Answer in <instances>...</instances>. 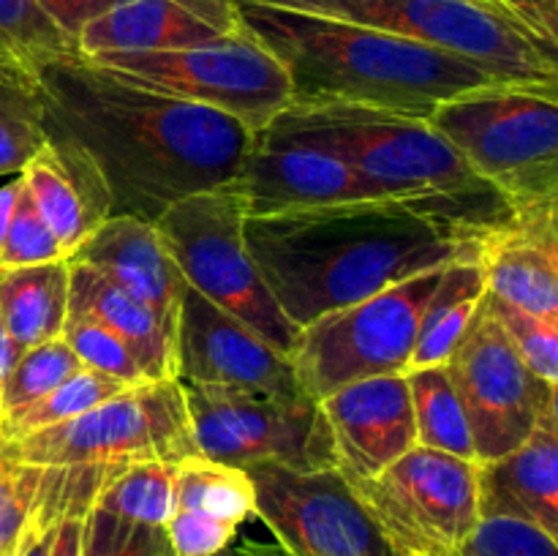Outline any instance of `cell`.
<instances>
[{
	"label": "cell",
	"instance_id": "obj_1",
	"mask_svg": "<svg viewBox=\"0 0 558 556\" xmlns=\"http://www.w3.org/2000/svg\"><path fill=\"white\" fill-rule=\"evenodd\" d=\"M36 80L47 136L90 158L112 216L153 223L178 200L229 185L256 142L229 114L150 90L85 55L44 65Z\"/></svg>",
	"mask_w": 558,
	"mask_h": 556
},
{
	"label": "cell",
	"instance_id": "obj_2",
	"mask_svg": "<svg viewBox=\"0 0 558 556\" xmlns=\"http://www.w3.org/2000/svg\"><path fill=\"white\" fill-rule=\"evenodd\" d=\"M488 234L445 207L414 200L245 218L251 256L298 327L420 273L480 259Z\"/></svg>",
	"mask_w": 558,
	"mask_h": 556
},
{
	"label": "cell",
	"instance_id": "obj_3",
	"mask_svg": "<svg viewBox=\"0 0 558 556\" xmlns=\"http://www.w3.org/2000/svg\"><path fill=\"white\" fill-rule=\"evenodd\" d=\"M238 3L240 25L270 49L292 82V101L352 104L425 118L447 98L501 82L461 55L305 11Z\"/></svg>",
	"mask_w": 558,
	"mask_h": 556
},
{
	"label": "cell",
	"instance_id": "obj_4",
	"mask_svg": "<svg viewBox=\"0 0 558 556\" xmlns=\"http://www.w3.org/2000/svg\"><path fill=\"white\" fill-rule=\"evenodd\" d=\"M259 136L330 153L381 196L430 202L483 232L512 218L499 191L477 178L425 118L352 104L292 101Z\"/></svg>",
	"mask_w": 558,
	"mask_h": 556
},
{
	"label": "cell",
	"instance_id": "obj_5",
	"mask_svg": "<svg viewBox=\"0 0 558 556\" xmlns=\"http://www.w3.org/2000/svg\"><path fill=\"white\" fill-rule=\"evenodd\" d=\"M512 213L558 205V82H488L428 114Z\"/></svg>",
	"mask_w": 558,
	"mask_h": 556
},
{
	"label": "cell",
	"instance_id": "obj_6",
	"mask_svg": "<svg viewBox=\"0 0 558 556\" xmlns=\"http://www.w3.org/2000/svg\"><path fill=\"white\" fill-rule=\"evenodd\" d=\"M153 227L194 292L248 325L262 341L289 358L300 327L276 303L251 256L245 243V207L232 185L178 200Z\"/></svg>",
	"mask_w": 558,
	"mask_h": 556
},
{
	"label": "cell",
	"instance_id": "obj_7",
	"mask_svg": "<svg viewBox=\"0 0 558 556\" xmlns=\"http://www.w3.org/2000/svg\"><path fill=\"white\" fill-rule=\"evenodd\" d=\"M332 16L461 55L501 82H558V55L496 0H248Z\"/></svg>",
	"mask_w": 558,
	"mask_h": 556
},
{
	"label": "cell",
	"instance_id": "obj_8",
	"mask_svg": "<svg viewBox=\"0 0 558 556\" xmlns=\"http://www.w3.org/2000/svg\"><path fill=\"white\" fill-rule=\"evenodd\" d=\"M196 456L183 385L156 379L129 385L74 420L0 442V458L27 467H109L140 461L180 463Z\"/></svg>",
	"mask_w": 558,
	"mask_h": 556
},
{
	"label": "cell",
	"instance_id": "obj_9",
	"mask_svg": "<svg viewBox=\"0 0 558 556\" xmlns=\"http://www.w3.org/2000/svg\"><path fill=\"white\" fill-rule=\"evenodd\" d=\"M445 267L420 273L300 327L289 352L300 390L322 401L352 382L407 374L420 319Z\"/></svg>",
	"mask_w": 558,
	"mask_h": 556
},
{
	"label": "cell",
	"instance_id": "obj_10",
	"mask_svg": "<svg viewBox=\"0 0 558 556\" xmlns=\"http://www.w3.org/2000/svg\"><path fill=\"white\" fill-rule=\"evenodd\" d=\"M90 60L150 90L229 114L254 134H262L292 104L287 69L245 27L199 47L104 52Z\"/></svg>",
	"mask_w": 558,
	"mask_h": 556
},
{
	"label": "cell",
	"instance_id": "obj_11",
	"mask_svg": "<svg viewBox=\"0 0 558 556\" xmlns=\"http://www.w3.org/2000/svg\"><path fill=\"white\" fill-rule=\"evenodd\" d=\"M183 385L196 452L227 467L262 463L319 472L336 469V447L319 401L218 385Z\"/></svg>",
	"mask_w": 558,
	"mask_h": 556
},
{
	"label": "cell",
	"instance_id": "obj_12",
	"mask_svg": "<svg viewBox=\"0 0 558 556\" xmlns=\"http://www.w3.org/2000/svg\"><path fill=\"white\" fill-rule=\"evenodd\" d=\"M477 469L466 458L414 445L352 488L396 554L452 556L480 521Z\"/></svg>",
	"mask_w": 558,
	"mask_h": 556
},
{
	"label": "cell",
	"instance_id": "obj_13",
	"mask_svg": "<svg viewBox=\"0 0 558 556\" xmlns=\"http://www.w3.org/2000/svg\"><path fill=\"white\" fill-rule=\"evenodd\" d=\"M445 368L466 414L477 463L515 450L558 409V387L526 368L485 298Z\"/></svg>",
	"mask_w": 558,
	"mask_h": 556
},
{
	"label": "cell",
	"instance_id": "obj_14",
	"mask_svg": "<svg viewBox=\"0 0 558 556\" xmlns=\"http://www.w3.org/2000/svg\"><path fill=\"white\" fill-rule=\"evenodd\" d=\"M245 472L256 488V518L267 523L287 556H396L338 469L294 472L262 463Z\"/></svg>",
	"mask_w": 558,
	"mask_h": 556
},
{
	"label": "cell",
	"instance_id": "obj_15",
	"mask_svg": "<svg viewBox=\"0 0 558 556\" xmlns=\"http://www.w3.org/2000/svg\"><path fill=\"white\" fill-rule=\"evenodd\" d=\"M178 382L305 396L289 358L189 283L178 316Z\"/></svg>",
	"mask_w": 558,
	"mask_h": 556
},
{
	"label": "cell",
	"instance_id": "obj_16",
	"mask_svg": "<svg viewBox=\"0 0 558 556\" xmlns=\"http://www.w3.org/2000/svg\"><path fill=\"white\" fill-rule=\"evenodd\" d=\"M229 185L238 191L245 218L390 200L341 158L314 147L265 140L259 134L245 153L238 178Z\"/></svg>",
	"mask_w": 558,
	"mask_h": 556
},
{
	"label": "cell",
	"instance_id": "obj_17",
	"mask_svg": "<svg viewBox=\"0 0 558 556\" xmlns=\"http://www.w3.org/2000/svg\"><path fill=\"white\" fill-rule=\"evenodd\" d=\"M336 447V469L368 480L417 445L407 374L352 382L319 401Z\"/></svg>",
	"mask_w": 558,
	"mask_h": 556
},
{
	"label": "cell",
	"instance_id": "obj_18",
	"mask_svg": "<svg viewBox=\"0 0 558 556\" xmlns=\"http://www.w3.org/2000/svg\"><path fill=\"white\" fill-rule=\"evenodd\" d=\"M234 0H123L76 36V52H161L240 33Z\"/></svg>",
	"mask_w": 558,
	"mask_h": 556
},
{
	"label": "cell",
	"instance_id": "obj_19",
	"mask_svg": "<svg viewBox=\"0 0 558 556\" xmlns=\"http://www.w3.org/2000/svg\"><path fill=\"white\" fill-rule=\"evenodd\" d=\"M480 267L490 298L558 316V205L512 213L485 238Z\"/></svg>",
	"mask_w": 558,
	"mask_h": 556
},
{
	"label": "cell",
	"instance_id": "obj_20",
	"mask_svg": "<svg viewBox=\"0 0 558 556\" xmlns=\"http://www.w3.org/2000/svg\"><path fill=\"white\" fill-rule=\"evenodd\" d=\"M71 262H82L145 303L178 336L185 281L163 249L156 227L134 216H109Z\"/></svg>",
	"mask_w": 558,
	"mask_h": 556
},
{
	"label": "cell",
	"instance_id": "obj_21",
	"mask_svg": "<svg viewBox=\"0 0 558 556\" xmlns=\"http://www.w3.org/2000/svg\"><path fill=\"white\" fill-rule=\"evenodd\" d=\"M20 174L33 205L69 259L112 216L104 178L90 158L69 140L47 136V145L25 164Z\"/></svg>",
	"mask_w": 558,
	"mask_h": 556
},
{
	"label": "cell",
	"instance_id": "obj_22",
	"mask_svg": "<svg viewBox=\"0 0 558 556\" xmlns=\"http://www.w3.org/2000/svg\"><path fill=\"white\" fill-rule=\"evenodd\" d=\"M480 518H518L558 534V409L526 442L477 469Z\"/></svg>",
	"mask_w": 558,
	"mask_h": 556
},
{
	"label": "cell",
	"instance_id": "obj_23",
	"mask_svg": "<svg viewBox=\"0 0 558 556\" xmlns=\"http://www.w3.org/2000/svg\"><path fill=\"white\" fill-rule=\"evenodd\" d=\"M69 316H87L134 352L150 379H178V336L145 303L90 265L69 259Z\"/></svg>",
	"mask_w": 558,
	"mask_h": 556
},
{
	"label": "cell",
	"instance_id": "obj_24",
	"mask_svg": "<svg viewBox=\"0 0 558 556\" xmlns=\"http://www.w3.org/2000/svg\"><path fill=\"white\" fill-rule=\"evenodd\" d=\"M0 316L20 352L60 338L69 319V259L0 267Z\"/></svg>",
	"mask_w": 558,
	"mask_h": 556
},
{
	"label": "cell",
	"instance_id": "obj_25",
	"mask_svg": "<svg viewBox=\"0 0 558 556\" xmlns=\"http://www.w3.org/2000/svg\"><path fill=\"white\" fill-rule=\"evenodd\" d=\"M485 298V276L480 259L456 262L445 267L439 287L430 294L420 319L409 368H434L445 365L466 336L474 314Z\"/></svg>",
	"mask_w": 558,
	"mask_h": 556
},
{
	"label": "cell",
	"instance_id": "obj_26",
	"mask_svg": "<svg viewBox=\"0 0 558 556\" xmlns=\"http://www.w3.org/2000/svg\"><path fill=\"white\" fill-rule=\"evenodd\" d=\"M174 510L199 512L205 518L243 527L256 516L254 480L245 469L227 467L196 452L178 463Z\"/></svg>",
	"mask_w": 558,
	"mask_h": 556
},
{
	"label": "cell",
	"instance_id": "obj_27",
	"mask_svg": "<svg viewBox=\"0 0 558 556\" xmlns=\"http://www.w3.org/2000/svg\"><path fill=\"white\" fill-rule=\"evenodd\" d=\"M407 385L409 396H412L417 445L474 461V445L472 434H469L466 414H463V407L458 401V392L445 365L407 371Z\"/></svg>",
	"mask_w": 558,
	"mask_h": 556
},
{
	"label": "cell",
	"instance_id": "obj_28",
	"mask_svg": "<svg viewBox=\"0 0 558 556\" xmlns=\"http://www.w3.org/2000/svg\"><path fill=\"white\" fill-rule=\"evenodd\" d=\"M178 499V463H129L104 483L93 507L147 527H167Z\"/></svg>",
	"mask_w": 558,
	"mask_h": 556
},
{
	"label": "cell",
	"instance_id": "obj_29",
	"mask_svg": "<svg viewBox=\"0 0 558 556\" xmlns=\"http://www.w3.org/2000/svg\"><path fill=\"white\" fill-rule=\"evenodd\" d=\"M123 382L112 379L107 374H98V371L85 368L82 365L76 374H71L69 379L60 382L58 387H52L49 392H44L36 401L25 403V407L14 409V412L3 414V425H0V442L20 439V436L36 434V431L49 428V425L65 423V420H74L76 414L87 412V409L98 407L101 401H107L109 396L120 392Z\"/></svg>",
	"mask_w": 558,
	"mask_h": 556
},
{
	"label": "cell",
	"instance_id": "obj_30",
	"mask_svg": "<svg viewBox=\"0 0 558 556\" xmlns=\"http://www.w3.org/2000/svg\"><path fill=\"white\" fill-rule=\"evenodd\" d=\"M44 145L47 125L38 80H0V180L20 174Z\"/></svg>",
	"mask_w": 558,
	"mask_h": 556
},
{
	"label": "cell",
	"instance_id": "obj_31",
	"mask_svg": "<svg viewBox=\"0 0 558 556\" xmlns=\"http://www.w3.org/2000/svg\"><path fill=\"white\" fill-rule=\"evenodd\" d=\"M0 49L31 74L54 60L80 55L76 44L44 14L36 0H0Z\"/></svg>",
	"mask_w": 558,
	"mask_h": 556
},
{
	"label": "cell",
	"instance_id": "obj_32",
	"mask_svg": "<svg viewBox=\"0 0 558 556\" xmlns=\"http://www.w3.org/2000/svg\"><path fill=\"white\" fill-rule=\"evenodd\" d=\"M80 368L82 363L76 360V354L71 352L63 338H54V341L41 343V347L27 349V352L20 354L14 368L9 371L5 382L0 385L3 414L36 401V398H41L44 392L58 387L60 382L69 379Z\"/></svg>",
	"mask_w": 558,
	"mask_h": 556
},
{
	"label": "cell",
	"instance_id": "obj_33",
	"mask_svg": "<svg viewBox=\"0 0 558 556\" xmlns=\"http://www.w3.org/2000/svg\"><path fill=\"white\" fill-rule=\"evenodd\" d=\"M485 300L526 368L548 387H558V316L529 314V311L490 298L488 292H485Z\"/></svg>",
	"mask_w": 558,
	"mask_h": 556
},
{
	"label": "cell",
	"instance_id": "obj_34",
	"mask_svg": "<svg viewBox=\"0 0 558 556\" xmlns=\"http://www.w3.org/2000/svg\"><path fill=\"white\" fill-rule=\"evenodd\" d=\"M60 338L69 343V349L76 354V360L85 368L112 376V379L123 382V385L156 382L145 374V368L134 358V352L112 330H107L98 322L87 319V316H69Z\"/></svg>",
	"mask_w": 558,
	"mask_h": 556
},
{
	"label": "cell",
	"instance_id": "obj_35",
	"mask_svg": "<svg viewBox=\"0 0 558 556\" xmlns=\"http://www.w3.org/2000/svg\"><path fill=\"white\" fill-rule=\"evenodd\" d=\"M80 556H172L161 527L125 521L90 507L85 512Z\"/></svg>",
	"mask_w": 558,
	"mask_h": 556
},
{
	"label": "cell",
	"instance_id": "obj_36",
	"mask_svg": "<svg viewBox=\"0 0 558 556\" xmlns=\"http://www.w3.org/2000/svg\"><path fill=\"white\" fill-rule=\"evenodd\" d=\"M452 556H558L556 537L518 518H480Z\"/></svg>",
	"mask_w": 558,
	"mask_h": 556
},
{
	"label": "cell",
	"instance_id": "obj_37",
	"mask_svg": "<svg viewBox=\"0 0 558 556\" xmlns=\"http://www.w3.org/2000/svg\"><path fill=\"white\" fill-rule=\"evenodd\" d=\"M41 467L0 458V556H16L41 491Z\"/></svg>",
	"mask_w": 558,
	"mask_h": 556
},
{
	"label": "cell",
	"instance_id": "obj_38",
	"mask_svg": "<svg viewBox=\"0 0 558 556\" xmlns=\"http://www.w3.org/2000/svg\"><path fill=\"white\" fill-rule=\"evenodd\" d=\"M60 259H69V256L60 249L58 238L47 227L38 207L33 205L25 183H22L9 232H5L3 243H0V267H31Z\"/></svg>",
	"mask_w": 558,
	"mask_h": 556
},
{
	"label": "cell",
	"instance_id": "obj_39",
	"mask_svg": "<svg viewBox=\"0 0 558 556\" xmlns=\"http://www.w3.org/2000/svg\"><path fill=\"white\" fill-rule=\"evenodd\" d=\"M238 529L240 527L205 518L199 512L174 510L163 532H167L172 556H218L238 537Z\"/></svg>",
	"mask_w": 558,
	"mask_h": 556
},
{
	"label": "cell",
	"instance_id": "obj_40",
	"mask_svg": "<svg viewBox=\"0 0 558 556\" xmlns=\"http://www.w3.org/2000/svg\"><path fill=\"white\" fill-rule=\"evenodd\" d=\"M36 3L76 44V36L82 33V27L90 25L96 16L107 14L109 9H114L123 0H36Z\"/></svg>",
	"mask_w": 558,
	"mask_h": 556
},
{
	"label": "cell",
	"instance_id": "obj_41",
	"mask_svg": "<svg viewBox=\"0 0 558 556\" xmlns=\"http://www.w3.org/2000/svg\"><path fill=\"white\" fill-rule=\"evenodd\" d=\"M512 20L556 52L558 0H496Z\"/></svg>",
	"mask_w": 558,
	"mask_h": 556
},
{
	"label": "cell",
	"instance_id": "obj_42",
	"mask_svg": "<svg viewBox=\"0 0 558 556\" xmlns=\"http://www.w3.org/2000/svg\"><path fill=\"white\" fill-rule=\"evenodd\" d=\"M82 529H85V518H65V521H60L54 527V540L49 556H80Z\"/></svg>",
	"mask_w": 558,
	"mask_h": 556
},
{
	"label": "cell",
	"instance_id": "obj_43",
	"mask_svg": "<svg viewBox=\"0 0 558 556\" xmlns=\"http://www.w3.org/2000/svg\"><path fill=\"white\" fill-rule=\"evenodd\" d=\"M20 189H22V174H11V178H3V183H0V243H3L5 232H9V223H11V216H14Z\"/></svg>",
	"mask_w": 558,
	"mask_h": 556
},
{
	"label": "cell",
	"instance_id": "obj_44",
	"mask_svg": "<svg viewBox=\"0 0 558 556\" xmlns=\"http://www.w3.org/2000/svg\"><path fill=\"white\" fill-rule=\"evenodd\" d=\"M58 527V523H54ZM54 527L49 529H31L27 527L25 540L20 545V554L16 556H49L52 551V540H54Z\"/></svg>",
	"mask_w": 558,
	"mask_h": 556
},
{
	"label": "cell",
	"instance_id": "obj_45",
	"mask_svg": "<svg viewBox=\"0 0 558 556\" xmlns=\"http://www.w3.org/2000/svg\"><path fill=\"white\" fill-rule=\"evenodd\" d=\"M20 347L14 343V338H11L9 327H5L3 316H0V385L5 382V376H9V371L14 368V363L20 360Z\"/></svg>",
	"mask_w": 558,
	"mask_h": 556
},
{
	"label": "cell",
	"instance_id": "obj_46",
	"mask_svg": "<svg viewBox=\"0 0 558 556\" xmlns=\"http://www.w3.org/2000/svg\"><path fill=\"white\" fill-rule=\"evenodd\" d=\"M16 76H36V74H31L27 69H22V65L16 63L9 52H3V49H0V80H16Z\"/></svg>",
	"mask_w": 558,
	"mask_h": 556
},
{
	"label": "cell",
	"instance_id": "obj_47",
	"mask_svg": "<svg viewBox=\"0 0 558 556\" xmlns=\"http://www.w3.org/2000/svg\"><path fill=\"white\" fill-rule=\"evenodd\" d=\"M0 425H3V403H0Z\"/></svg>",
	"mask_w": 558,
	"mask_h": 556
},
{
	"label": "cell",
	"instance_id": "obj_48",
	"mask_svg": "<svg viewBox=\"0 0 558 556\" xmlns=\"http://www.w3.org/2000/svg\"><path fill=\"white\" fill-rule=\"evenodd\" d=\"M396 556H409V554H396Z\"/></svg>",
	"mask_w": 558,
	"mask_h": 556
}]
</instances>
